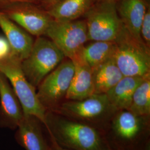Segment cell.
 Listing matches in <instances>:
<instances>
[{"mask_svg": "<svg viewBox=\"0 0 150 150\" xmlns=\"http://www.w3.org/2000/svg\"><path fill=\"white\" fill-rule=\"evenodd\" d=\"M54 142L72 150H107L98 132L85 123L47 111L44 125Z\"/></svg>", "mask_w": 150, "mask_h": 150, "instance_id": "6da1fadb", "label": "cell"}, {"mask_svg": "<svg viewBox=\"0 0 150 150\" xmlns=\"http://www.w3.org/2000/svg\"><path fill=\"white\" fill-rule=\"evenodd\" d=\"M114 42L113 58L123 77H144L150 74V48L136 39L123 25Z\"/></svg>", "mask_w": 150, "mask_h": 150, "instance_id": "7a4b0ae2", "label": "cell"}, {"mask_svg": "<svg viewBox=\"0 0 150 150\" xmlns=\"http://www.w3.org/2000/svg\"><path fill=\"white\" fill-rule=\"evenodd\" d=\"M21 63V61L11 53L0 61V72L10 83L24 115L36 117L44 125L47 111L38 98L36 88L28 82L24 75Z\"/></svg>", "mask_w": 150, "mask_h": 150, "instance_id": "3957f363", "label": "cell"}, {"mask_svg": "<svg viewBox=\"0 0 150 150\" xmlns=\"http://www.w3.org/2000/svg\"><path fill=\"white\" fill-rule=\"evenodd\" d=\"M66 57L54 42L43 36L38 37L21 69L28 82L37 88L42 81Z\"/></svg>", "mask_w": 150, "mask_h": 150, "instance_id": "277c9868", "label": "cell"}, {"mask_svg": "<svg viewBox=\"0 0 150 150\" xmlns=\"http://www.w3.org/2000/svg\"><path fill=\"white\" fill-rule=\"evenodd\" d=\"M83 16L88 41H115L123 26L115 3L98 1Z\"/></svg>", "mask_w": 150, "mask_h": 150, "instance_id": "5b68a950", "label": "cell"}, {"mask_svg": "<svg viewBox=\"0 0 150 150\" xmlns=\"http://www.w3.org/2000/svg\"><path fill=\"white\" fill-rule=\"evenodd\" d=\"M44 36L54 42L66 58L71 60L82 53L88 41L85 20L59 21L52 20Z\"/></svg>", "mask_w": 150, "mask_h": 150, "instance_id": "8992f818", "label": "cell"}, {"mask_svg": "<svg viewBox=\"0 0 150 150\" xmlns=\"http://www.w3.org/2000/svg\"><path fill=\"white\" fill-rule=\"evenodd\" d=\"M75 71L71 59L64 60L38 86L37 95L46 111L54 112L65 98Z\"/></svg>", "mask_w": 150, "mask_h": 150, "instance_id": "52a82bcc", "label": "cell"}, {"mask_svg": "<svg viewBox=\"0 0 150 150\" xmlns=\"http://www.w3.org/2000/svg\"><path fill=\"white\" fill-rule=\"evenodd\" d=\"M0 10L29 34L37 38L45 35L53 20L43 7L32 3L16 4Z\"/></svg>", "mask_w": 150, "mask_h": 150, "instance_id": "ba28073f", "label": "cell"}, {"mask_svg": "<svg viewBox=\"0 0 150 150\" xmlns=\"http://www.w3.org/2000/svg\"><path fill=\"white\" fill-rule=\"evenodd\" d=\"M115 112L106 94L93 93L82 100H67L62 102L54 112L66 117L94 120Z\"/></svg>", "mask_w": 150, "mask_h": 150, "instance_id": "9c48e42d", "label": "cell"}, {"mask_svg": "<svg viewBox=\"0 0 150 150\" xmlns=\"http://www.w3.org/2000/svg\"><path fill=\"white\" fill-rule=\"evenodd\" d=\"M23 116L17 97L7 78L0 72V127L16 129Z\"/></svg>", "mask_w": 150, "mask_h": 150, "instance_id": "30bf717a", "label": "cell"}, {"mask_svg": "<svg viewBox=\"0 0 150 150\" xmlns=\"http://www.w3.org/2000/svg\"><path fill=\"white\" fill-rule=\"evenodd\" d=\"M75 71L65 98L82 100L94 93L92 70L87 63L82 52L72 60Z\"/></svg>", "mask_w": 150, "mask_h": 150, "instance_id": "8fae6325", "label": "cell"}, {"mask_svg": "<svg viewBox=\"0 0 150 150\" xmlns=\"http://www.w3.org/2000/svg\"><path fill=\"white\" fill-rule=\"evenodd\" d=\"M42 125L36 117L24 115L16 129L15 138L17 144L25 150H51L43 135Z\"/></svg>", "mask_w": 150, "mask_h": 150, "instance_id": "7c38bea8", "label": "cell"}, {"mask_svg": "<svg viewBox=\"0 0 150 150\" xmlns=\"http://www.w3.org/2000/svg\"><path fill=\"white\" fill-rule=\"evenodd\" d=\"M0 28L10 45L12 54L21 61L26 59L34 42L31 35L10 19L1 10Z\"/></svg>", "mask_w": 150, "mask_h": 150, "instance_id": "4fadbf2b", "label": "cell"}, {"mask_svg": "<svg viewBox=\"0 0 150 150\" xmlns=\"http://www.w3.org/2000/svg\"><path fill=\"white\" fill-rule=\"evenodd\" d=\"M149 1L118 0L116 3L117 12L123 26L136 39L142 42L141 27Z\"/></svg>", "mask_w": 150, "mask_h": 150, "instance_id": "5bb4252c", "label": "cell"}, {"mask_svg": "<svg viewBox=\"0 0 150 150\" xmlns=\"http://www.w3.org/2000/svg\"><path fill=\"white\" fill-rule=\"evenodd\" d=\"M145 76H124L107 92L106 95L115 111L129 110L134 91Z\"/></svg>", "mask_w": 150, "mask_h": 150, "instance_id": "9a60e30c", "label": "cell"}, {"mask_svg": "<svg viewBox=\"0 0 150 150\" xmlns=\"http://www.w3.org/2000/svg\"><path fill=\"white\" fill-rule=\"evenodd\" d=\"M99 0H61L46 9L52 18L59 21L79 20Z\"/></svg>", "mask_w": 150, "mask_h": 150, "instance_id": "2e32d148", "label": "cell"}, {"mask_svg": "<svg viewBox=\"0 0 150 150\" xmlns=\"http://www.w3.org/2000/svg\"><path fill=\"white\" fill-rule=\"evenodd\" d=\"M92 74L96 94H106L123 77L113 57L92 70Z\"/></svg>", "mask_w": 150, "mask_h": 150, "instance_id": "e0dca14e", "label": "cell"}, {"mask_svg": "<svg viewBox=\"0 0 150 150\" xmlns=\"http://www.w3.org/2000/svg\"><path fill=\"white\" fill-rule=\"evenodd\" d=\"M116 50L114 41H93L85 45L83 56L92 70L113 57Z\"/></svg>", "mask_w": 150, "mask_h": 150, "instance_id": "ac0fdd59", "label": "cell"}, {"mask_svg": "<svg viewBox=\"0 0 150 150\" xmlns=\"http://www.w3.org/2000/svg\"><path fill=\"white\" fill-rule=\"evenodd\" d=\"M142 118L129 110L120 111L113 121V129L122 139H134L142 129Z\"/></svg>", "mask_w": 150, "mask_h": 150, "instance_id": "d6986e66", "label": "cell"}, {"mask_svg": "<svg viewBox=\"0 0 150 150\" xmlns=\"http://www.w3.org/2000/svg\"><path fill=\"white\" fill-rule=\"evenodd\" d=\"M129 111L143 117L150 114V74L146 75L134 91Z\"/></svg>", "mask_w": 150, "mask_h": 150, "instance_id": "ffe728a7", "label": "cell"}, {"mask_svg": "<svg viewBox=\"0 0 150 150\" xmlns=\"http://www.w3.org/2000/svg\"><path fill=\"white\" fill-rule=\"evenodd\" d=\"M141 37L144 43L150 48V0L149 1L141 27Z\"/></svg>", "mask_w": 150, "mask_h": 150, "instance_id": "44dd1931", "label": "cell"}, {"mask_svg": "<svg viewBox=\"0 0 150 150\" xmlns=\"http://www.w3.org/2000/svg\"><path fill=\"white\" fill-rule=\"evenodd\" d=\"M11 54L10 45L6 38L0 36V57L2 60Z\"/></svg>", "mask_w": 150, "mask_h": 150, "instance_id": "7402d4cb", "label": "cell"}, {"mask_svg": "<svg viewBox=\"0 0 150 150\" xmlns=\"http://www.w3.org/2000/svg\"><path fill=\"white\" fill-rule=\"evenodd\" d=\"M18 3H32L38 5V0H0V10Z\"/></svg>", "mask_w": 150, "mask_h": 150, "instance_id": "603a6c76", "label": "cell"}, {"mask_svg": "<svg viewBox=\"0 0 150 150\" xmlns=\"http://www.w3.org/2000/svg\"><path fill=\"white\" fill-rule=\"evenodd\" d=\"M61 0H38V5L47 9L50 6L55 4Z\"/></svg>", "mask_w": 150, "mask_h": 150, "instance_id": "cb8c5ba5", "label": "cell"}, {"mask_svg": "<svg viewBox=\"0 0 150 150\" xmlns=\"http://www.w3.org/2000/svg\"><path fill=\"white\" fill-rule=\"evenodd\" d=\"M51 150H72L62 147L52 142V145L51 146Z\"/></svg>", "mask_w": 150, "mask_h": 150, "instance_id": "d4e9b609", "label": "cell"}, {"mask_svg": "<svg viewBox=\"0 0 150 150\" xmlns=\"http://www.w3.org/2000/svg\"><path fill=\"white\" fill-rule=\"evenodd\" d=\"M101 1H105V2H111V3H116L118 0H99Z\"/></svg>", "mask_w": 150, "mask_h": 150, "instance_id": "484cf974", "label": "cell"}, {"mask_svg": "<svg viewBox=\"0 0 150 150\" xmlns=\"http://www.w3.org/2000/svg\"><path fill=\"white\" fill-rule=\"evenodd\" d=\"M1 61V57H0V61Z\"/></svg>", "mask_w": 150, "mask_h": 150, "instance_id": "4316f807", "label": "cell"}]
</instances>
